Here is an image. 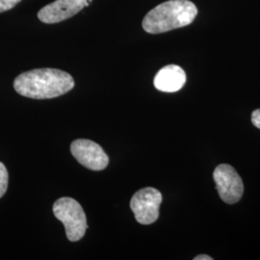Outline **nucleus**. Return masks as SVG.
I'll return each mask as SVG.
<instances>
[{
  "mask_svg": "<svg viewBox=\"0 0 260 260\" xmlns=\"http://www.w3.org/2000/svg\"><path fill=\"white\" fill-rule=\"evenodd\" d=\"M75 87L73 76L57 69H36L19 75L14 88L22 96L47 100L60 96Z\"/></svg>",
  "mask_w": 260,
  "mask_h": 260,
  "instance_id": "obj_1",
  "label": "nucleus"
},
{
  "mask_svg": "<svg viewBox=\"0 0 260 260\" xmlns=\"http://www.w3.org/2000/svg\"><path fill=\"white\" fill-rule=\"evenodd\" d=\"M198 15L195 4L189 0H169L150 10L142 26L149 34H160L191 24Z\"/></svg>",
  "mask_w": 260,
  "mask_h": 260,
  "instance_id": "obj_2",
  "label": "nucleus"
},
{
  "mask_svg": "<svg viewBox=\"0 0 260 260\" xmlns=\"http://www.w3.org/2000/svg\"><path fill=\"white\" fill-rule=\"evenodd\" d=\"M53 213L65 226L70 241H79L86 233L88 223L83 208L72 198H61L53 205Z\"/></svg>",
  "mask_w": 260,
  "mask_h": 260,
  "instance_id": "obj_3",
  "label": "nucleus"
},
{
  "mask_svg": "<svg viewBox=\"0 0 260 260\" xmlns=\"http://www.w3.org/2000/svg\"><path fill=\"white\" fill-rule=\"evenodd\" d=\"M161 203L162 195L157 189L147 187L133 195L130 201V208L138 223L150 224L154 223L159 217Z\"/></svg>",
  "mask_w": 260,
  "mask_h": 260,
  "instance_id": "obj_4",
  "label": "nucleus"
},
{
  "mask_svg": "<svg viewBox=\"0 0 260 260\" xmlns=\"http://www.w3.org/2000/svg\"><path fill=\"white\" fill-rule=\"evenodd\" d=\"M214 181L220 198L225 204L233 205L240 201L244 192L242 178L229 164H221L214 170Z\"/></svg>",
  "mask_w": 260,
  "mask_h": 260,
  "instance_id": "obj_5",
  "label": "nucleus"
},
{
  "mask_svg": "<svg viewBox=\"0 0 260 260\" xmlns=\"http://www.w3.org/2000/svg\"><path fill=\"white\" fill-rule=\"evenodd\" d=\"M71 151L82 166L92 171L104 170L109 163L103 148L91 140H75L71 145Z\"/></svg>",
  "mask_w": 260,
  "mask_h": 260,
  "instance_id": "obj_6",
  "label": "nucleus"
},
{
  "mask_svg": "<svg viewBox=\"0 0 260 260\" xmlns=\"http://www.w3.org/2000/svg\"><path fill=\"white\" fill-rule=\"evenodd\" d=\"M89 4L88 0H55L40 10L38 18L47 24L58 23L73 18Z\"/></svg>",
  "mask_w": 260,
  "mask_h": 260,
  "instance_id": "obj_7",
  "label": "nucleus"
},
{
  "mask_svg": "<svg viewBox=\"0 0 260 260\" xmlns=\"http://www.w3.org/2000/svg\"><path fill=\"white\" fill-rule=\"evenodd\" d=\"M186 82L185 72L177 65H169L162 68L154 77V87L165 93L179 91Z\"/></svg>",
  "mask_w": 260,
  "mask_h": 260,
  "instance_id": "obj_8",
  "label": "nucleus"
},
{
  "mask_svg": "<svg viewBox=\"0 0 260 260\" xmlns=\"http://www.w3.org/2000/svg\"><path fill=\"white\" fill-rule=\"evenodd\" d=\"M8 172L5 165L0 162V198L5 195L8 188Z\"/></svg>",
  "mask_w": 260,
  "mask_h": 260,
  "instance_id": "obj_9",
  "label": "nucleus"
},
{
  "mask_svg": "<svg viewBox=\"0 0 260 260\" xmlns=\"http://www.w3.org/2000/svg\"><path fill=\"white\" fill-rule=\"evenodd\" d=\"M21 0H0V13L13 9Z\"/></svg>",
  "mask_w": 260,
  "mask_h": 260,
  "instance_id": "obj_10",
  "label": "nucleus"
},
{
  "mask_svg": "<svg viewBox=\"0 0 260 260\" xmlns=\"http://www.w3.org/2000/svg\"><path fill=\"white\" fill-rule=\"evenodd\" d=\"M251 122L252 124L260 129V109L254 110L251 114Z\"/></svg>",
  "mask_w": 260,
  "mask_h": 260,
  "instance_id": "obj_11",
  "label": "nucleus"
},
{
  "mask_svg": "<svg viewBox=\"0 0 260 260\" xmlns=\"http://www.w3.org/2000/svg\"><path fill=\"white\" fill-rule=\"evenodd\" d=\"M194 260H213V258L206 254H201V255H198L194 257Z\"/></svg>",
  "mask_w": 260,
  "mask_h": 260,
  "instance_id": "obj_12",
  "label": "nucleus"
}]
</instances>
